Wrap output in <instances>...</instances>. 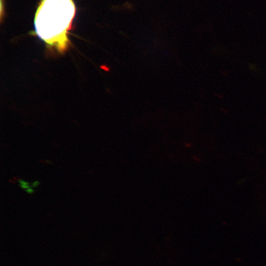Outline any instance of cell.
I'll return each mask as SVG.
<instances>
[{
	"instance_id": "2",
	"label": "cell",
	"mask_w": 266,
	"mask_h": 266,
	"mask_svg": "<svg viewBox=\"0 0 266 266\" xmlns=\"http://www.w3.org/2000/svg\"><path fill=\"white\" fill-rule=\"evenodd\" d=\"M18 182L19 183L20 187L23 189L26 190L30 187L29 183L22 179H19L18 180Z\"/></svg>"
},
{
	"instance_id": "4",
	"label": "cell",
	"mask_w": 266,
	"mask_h": 266,
	"mask_svg": "<svg viewBox=\"0 0 266 266\" xmlns=\"http://www.w3.org/2000/svg\"><path fill=\"white\" fill-rule=\"evenodd\" d=\"M26 192L29 194H33L34 192V190L33 188L30 187L26 190Z\"/></svg>"
},
{
	"instance_id": "3",
	"label": "cell",
	"mask_w": 266,
	"mask_h": 266,
	"mask_svg": "<svg viewBox=\"0 0 266 266\" xmlns=\"http://www.w3.org/2000/svg\"><path fill=\"white\" fill-rule=\"evenodd\" d=\"M40 184V182L37 180H35L32 183L31 185L32 187H38Z\"/></svg>"
},
{
	"instance_id": "1",
	"label": "cell",
	"mask_w": 266,
	"mask_h": 266,
	"mask_svg": "<svg viewBox=\"0 0 266 266\" xmlns=\"http://www.w3.org/2000/svg\"><path fill=\"white\" fill-rule=\"evenodd\" d=\"M75 11L73 0H41L35 14V33L48 46L63 53L69 44L68 31Z\"/></svg>"
}]
</instances>
